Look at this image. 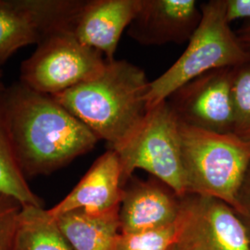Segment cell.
<instances>
[{"label":"cell","mask_w":250,"mask_h":250,"mask_svg":"<svg viewBox=\"0 0 250 250\" xmlns=\"http://www.w3.org/2000/svg\"><path fill=\"white\" fill-rule=\"evenodd\" d=\"M9 134L25 177L47 175L91 151L99 140L52 96L20 83L0 93Z\"/></svg>","instance_id":"6da1fadb"},{"label":"cell","mask_w":250,"mask_h":250,"mask_svg":"<svg viewBox=\"0 0 250 250\" xmlns=\"http://www.w3.org/2000/svg\"><path fill=\"white\" fill-rule=\"evenodd\" d=\"M149 83L139 67L112 60L96 78L52 97L117 151L146 119Z\"/></svg>","instance_id":"7a4b0ae2"},{"label":"cell","mask_w":250,"mask_h":250,"mask_svg":"<svg viewBox=\"0 0 250 250\" xmlns=\"http://www.w3.org/2000/svg\"><path fill=\"white\" fill-rule=\"evenodd\" d=\"M179 133L187 195L215 197L234 208L250 165V143L181 122Z\"/></svg>","instance_id":"3957f363"},{"label":"cell","mask_w":250,"mask_h":250,"mask_svg":"<svg viewBox=\"0 0 250 250\" xmlns=\"http://www.w3.org/2000/svg\"><path fill=\"white\" fill-rule=\"evenodd\" d=\"M202 17L185 52L161 76L149 83L148 109L206 72L232 68L250 60L226 19L225 0L200 5Z\"/></svg>","instance_id":"277c9868"},{"label":"cell","mask_w":250,"mask_h":250,"mask_svg":"<svg viewBox=\"0 0 250 250\" xmlns=\"http://www.w3.org/2000/svg\"><path fill=\"white\" fill-rule=\"evenodd\" d=\"M115 152L123 188L134 170L140 169L169 186L180 197L187 195L178 119L167 100L149 108L139 130Z\"/></svg>","instance_id":"5b68a950"},{"label":"cell","mask_w":250,"mask_h":250,"mask_svg":"<svg viewBox=\"0 0 250 250\" xmlns=\"http://www.w3.org/2000/svg\"><path fill=\"white\" fill-rule=\"evenodd\" d=\"M107 60L82 44L73 34L50 36L21 66V83L54 96L92 80L103 72Z\"/></svg>","instance_id":"8992f818"},{"label":"cell","mask_w":250,"mask_h":250,"mask_svg":"<svg viewBox=\"0 0 250 250\" xmlns=\"http://www.w3.org/2000/svg\"><path fill=\"white\" fill-rule=\"evenodd\" d=\"M85 0H0V64L28 45L74 30Z\"/></svg>","instance_id":"52a82bcc"},{"label":"cell","mask_w":250,"mask_h":250,"mask_svg":"<svg viewBox=\"0 0 250 250\" xmlns=\"http://www.w3.org/2000/svg\"><path fill=\"white\" fill-rule=\"evenodd\" d=\"M176 250H250V238L232 207L215 197L186 195L177 219Z\"/></svg>","instance_id":"ba28073f"},{"label":"cell","mask_w":250,"mask_h":250,"mask_svg":"<svg viewBox=\"0 0 250 250\" xmlns=\"http://www.w3.org/2000/svg\"><path fill=\"white\" fill-rule=\"evenodd\" d=\"M232 68L206 72L174 91L167 101L179 122L208 132L232 134Z\"/></svg>","instance_id":"9c48e42d"},{"label":"cell","mask_w":250,"mask_h":250,"mask_svg":"<svg viewBox=\"0 0 250 250\" xmlns=\"http://www.w3.org/2000/svg\"><path fill=\"white\" fill-rule=\"evenodd\" d=\"M202 17L196 0H142L127 35L143 45L184 44Z\"/></svg>","instance_id":"30bf717a"},{"label":"cell","mask_w":250,"mask_h":250,"mask_svg":"<svg viewBox=\"0 0 250 250\" xmlns=\"http://www.w3.org/2000/svg\"><path fill=\"white\" fill-rule=\"evenodd\" d=\"M123 188L119 214L122 233L160 229L177 222L182 197L163 182L133 175Z\"/></svg>","instance_id":"8fae6325"},{"label":"cell","mask_w":250,"mask_h":250,"mask_svg":"<svg viewBox=\"0 0 250 250\" xmlns=\"http://www.w3.org/2000/svg\"><path fill=\"white\" fill-rule=\"evenodd\" d=\"M124 195L122 169L115 151L108 149L93 163L75 188L48 212L58 217L83 209L104 212L121 207Z\"/></svg>","instance_id":"7c38bea8"},{"label":"cell","mask_w":250,"mask_h":250,"mask_svg":"<svg viewBox=\"0 0 250 250\" xmlns=\"http://www.w3.org/2000/svg\"><path fill=\"white\" fill-rule=\"evenodd\" d=\"M142 0H85L74 36L82 44L114 60L120 39L133 21Z\"/></svg>","instance_id":"4fadbf2b"},{"label":"cell","mask_w":250,"mask_h":250,"mask_svg":"<svg viewBox=\"0 0 250 250\" xmlns=\"http://www.w3.org/2000/svg\"><path fill=\"white\" fill-rule=\"evenodd\" d=\"M120 208L104 212L72 210L55 219L72 250H119Z\"/></svg>","instance_id":"5bb4252c"},{"label":"cell","mask_w":250,"mask_h":250,"mask_svg":"<svg viewBox=\"0 0 250 250\" xmlns=\"http://www.w3.org/2000/svg\"><path fill=\"white\" fill-rule=\"evenodd\" d=\"M12 250H72L44 207L22 206Z\"/></svg>","instance_id":"9a60e30c"},{"label":"cell","mask_w":250,"mask_h":250,"mask_svg":"<svg viewBox=\"0 0 250 250\" xmlns=\"http://www.w3.org/2000/svg\"><path fill=\"white\" fill-rule=\"evenodd\" d=\"M0 193L13 197L22 206L43 207V201L27 183L12 146L0 99Z\"/></svg>","instance_id":"2e32d148"},{"label":"cell","mask_w":250,"mask_h":250,"mask_svg":"<svg viewBox=\"0 0 250 250\" xmlns=\"http://www.w3.org/2000/svg\"><path fill=\"white\" fill-rule=\"evenodd\" d=\"M232 134L250 143V59L232 68Z\"/></svg>","instance_id":"e0dca14e"},{"label":"cell","mask_w":250,"mask_h":250,"mask_svg":"<svg viewBox=\"0 0 250 250\" xmlns=\"http://www.w3.org/2000/svg\"><path fill=\"white\" fill-rule=\"evenodd\" d=\"M178 226L175 224L160 229L134 233H122L119 250H169L176 245Z\"/></svg>","instance_id":"ac0fdd59"},{"label":"cell","mask_w":250,"mask_h":250,"mask_svg":"<svg viewBox=\"0 0 250 250\" xmlns=\"http://www.w3.org/2000/svg\"><path fill=\"white\" fill-rule=\"evenodd\" d=\"M21 209L18 200L0 193V250H12Z\"/></svg>","instance_id":"d6986e66"},{"label":"cell","mask_w":250,"mask_h":250,"mask_svg":"<svg viewBox=\"0 0 250 250\" xmlns=\"http://www.w3.org/2000/svg\"><path fill=\"white\" fill-rule=\"evenodd\" d=\"M233 209L241 219L250 238V165L239 189Z\"/></svg>","instance_id":"ffe728a7"},{"label":"cell","mask_w":250,"mask_h":250,"mask_svg":"<svg viewBox=\"0 0 250 250\" xmlns=\"http://www.w3.org/2000/svg\"><path fill=\"white\" fill-rule=\"evenodd\" d=\"M225 8L229 23L237 20L250 21V0H225Z\"/></svg>","instance_id":"44dd1931"},{"label":"cell","mask_w":250,"mask_h":250,"mask_svg":"<svg viewBox=\"0 0 250 250\" xmlns=\"http://www.w3.org/2000/svg\"><path fill=\"white\" fill-rule=\"evenodd\" d=\"M235 33L238 36L243 48L250 59V21L245 22Z\"/></svg>","instance_id":"7402d4cb"},{"label":"cell","mask_w":250,"mask_h":250,"mask_svg":"<svg viewBox=\"0 0 250 250\" xmlns=\"http://www.w3.org/2000/svg\"><path fill=\"white\" fill-rule=\"evenodd\" d=\"M5 90V86H4V83H3V81H2V73L0 72V93L3 92Z\"/></svg>","instance_id":"603a6c76"},{"label":"cell","mask_w":250,"mask_h":250,"mask_svg":"<svg viewBox=\"0 0 250 250\" xmlns=\"http://www.w3.org/2000/svg\"><path fill=\"white\" fill-rule=\"evenodd\" d=\"M169 250H176V249H175V246H173V247H172V248H171V249Z\"/></svg>","instance_id":"cb8c5ba5"}]
</instances>
